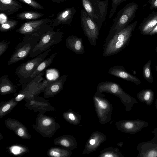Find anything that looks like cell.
Wrapping results in <instances>:
<instances>
[{"label": "cell", "mask_w": 157, "mask_h": 157, "mask_svg": "<svg viewBox=\"0 0 157 157\" xmlns=\"http://www.w3.org/2000/svg\"><path fill=\"white\" fill-rule=\"evenodd\" d=\"M81 2L84 10L93 20L94 16L92 10V5L91 0H81Z\"/></svg>", "instance_id": "30"}, {"label": "cell", "mask_w": 157, "mask_h": 157, "mask_svg": "<svg viewBox=\"0 0 157 157\" xmlns=\"http://www.w3.org/2000/svg\"><path fill=\"white\" fill-rule=\"evenodd\" d=\"M155 68L156 70V72H157V65H156L155 66Z\"/></svg>", "instance_id": "44"}, {"label": "cell", "mask_w": 157, "mask_h": 157, "mask_svg": "<svg viewBox=\"0 0 157 157\" xmlns=\"http://www.w3.org/2000/svg\"><path fill=\"white\" fill-rule=\"evenodd\" d=\"M26 149L24 147L18 145H15L10 147V151L15 155H21L26 151Z\"/></svg>", "instance_id": "33"}, {"label": "cell", "mask_w": 157, "mask_h": 157, "mask_svg": "<svg viewBox=\"0 0 157 157\" xmlns=\"http://www.w3.org/2000/svg\"><path fill=\"white\" fill-rule=\"evenodd\" d=\"M54 27L50 19L45 18L24 23L15 32L24 35L41 37L48 31L54 30Z\"/></svg>", "instance_id": "4"}, {"label": "cell", "mask_w": 157, "mask_h": 157, "mask_svg": "<svg viewBox=\"0 0 157 157\" xmlns=\"http://www.w3.org/2000/svg\"><path fill=\"white\" fill-rule=\"evenodd\" d=\"M106 139L105 135L101 132L96 131L93 132L86 142L83 153L86 154L95 151Z\"/></svg>", "instance_id": "13"}, {"label": "cell", "mask_w": 157, "mask_h": 157, "mask_svg": "<svg viewBox=\"0 0 157 157\" xmlns=\"http://www.w3.org/2000/svg\"><path fill=\"white\" fill-rule=\"evenodd\" d=\"M64 33L53 30L48 31L43 35L29 53V57L34 58L50 49L62 40Z\"/></svg>", "instance_id": "5"}, {"label": "cell", "mask_w": 157, "mask_h": 157, "mask_svg": "<svg viewBox=\"0 0 157 157\" xmlns=\"http://www.w3.org/2000/svg\"><path fill=\"white\" fill-rule=\"evenodd\" d=\"M52 2L54 3H56L57 4H59L61 2H63L66 0H50Z\"/></svg>", "instance_id": "41"}, {"label": "cell", "mask_w": 157, "mask_h": 157, "mask_svg": "<svg viewBox=\"0 0 157 157\" xmlns=\"http://www.w3.org/2000/svg\"><path fill=\"white\" fill-rule=\"evenodd\" d=\"M138 22L136 21L114 35L104 44L103 56L107 57L118 53L124 49L130 41L132 33Z\"/></svg>", "instance_id": "1"}, {"label": "cell", "mask_w": 157, "mask_h": 157, "mask_svg": "<svg viewBox=\"0 0 157 157\" xmlns=\"http://www.w3.org/2000/svg\"><path fill=\"white\" fill-rule=\"evenodd\" d=\"M67 75H63L53 81H50L45 89L46 95H54L59 92L63 89Z\"/></svg>", "instance_id": "19"}, {"label": "cell", "mask_w": 157, "mask_h": 157, "mask_svg": "<svg viewBox=\"0 0 157 157\" xmlns=\"http://www.w3.org/2000/svg\"><path fill=\"white\" fill-rule=\"evenodd\" d=\"M127 0H111L112 2L111 8L109 13V17L111 18L116 12L117 7L123 2H126Z\"/></svg>", "instance_id": "32"}, {"label": "cell", "mask_w": 157, "mask_h": 157, "mask_svg": "<svg viewBox=\"0 0 157 157\" xmlns=\"http://www.w3.org/2000/svg\"><path fill=\"white\" fill-rule=\"evenodd\" d=\"M80 17L81 26L84 35L91 45L95 46L100 29L84 9L81 10Z\"/></svg>", "instance_id": "9"}, {"label": "cell", "mask_w": 157, "mask_h": 157, "mask_svg": "<svg viewBox=\"0 0 157 157\" xmlns=\"http://www.w3.org/2000/svg\"><path fill=\"white\" fill-rule=\"evenodd\" d=\"M18 23V21L14 20H9L5 21L1 24L0 31L4 32L10 30L14 28Z\"/></svg>", "instance_id": "29"}, {"label": "cell", "mask_w": 157, "mask_h": 157, "mask_svg": "<svg viewBox=\"0 0 157 157\" xmlns=\"http://www.w3.org/2000/svg\"><path fill=\"white\" fill-rule=\"evenodd\" d=\"M138 99L141 102L145 103L147 105H151L153 102L154 97V91L150 89L143 90L137 94Z\"/></svg>", "instance_id": "23"}, {"label": "cell", "mask_w": 157, "mask_h": 157, "mask_svg": "<svg viewBox=\"0 0 157 157\" xmlns=\"http://www.w3.org/2000/svg\"><path fill=\"white\" fill-rule=\"evenodd\" d=\"M58 140V144L67 150H73L77 148V140L73 136H63L60 137Z\"/></svg>", "instance_id": "21"}, {"label": "cell", "mask_w": 157, "mask_h": 157, "mask_svg": "<svg viewBox=\"0 0 157 157\" xmlns=\"http://www.w3.org/2000/svg\"><path fill=\"white\" fill-rule=\"evenodd\" d=\"M9 41L6 40H3L0 42V57L7 49Z\"/></svg>", "instance_id": "34"}, {"label": "cell", "mask_w": 157, "mask_h": 157, "mask_svg": "<svg viewBox=\"0 0 157 157\" xmlns=\"http://www.w3.org/2000/svg\"><path fill=\"white\" fill-rule=\"evenodd\" d=\"M65 44L67 48L77 54H82L85 52L81 37L74 35L69 36L66 39Z\"/></svg>", "instance_id": "17"}, {"label": "cell", "mask_w": 157, "mask_h": 157, "mask_svg": "<svg viewBox=\"0 0 157 157\" xmlns=\"http://www.w3.org/2000/svg\"><path fill=\"white\" fill-rule=\"evenodd\" d=\"M26 132L24 128L22 127L19 128L17 131V134L21 137H24Z\"/></svg>", "instance_id": "36"}, {"label": "cell", "mask_w": 157, "mask_h": 157, "mask_svg": "<svg viewBox=\"0 0 157 157\" xmlns=\"http://www.w3.org/2000/svg\"><path fill=\"white\" fill-rule=\"evenodd\" d=\"M93 13V20L100 29L107 13L109 0H91Z\"/></svg>", "instance_id": "12"}, {"label": "cell", "mask_w": 157, "mask_h": 157, "mask_svg": "<svg viewBox=\"0 0 157 157\" xmlns=\"http://www.w3.org/2000/svg\"><path fill=\"white\" fill-rule=\"evenodd\" d=\"M157 34V25L155 26L152 30L149 33L148 35H153Z\"/></svg>", "instance_id": "40"}, {"label": "cell", "mask_w": 157, "mask_h": 157, "mask_svg": "<svg viewBox=\"0 0 157 157\" xmlns=\"http://www.w3.org/2000/svg\"><path fill=\"white\" fill-rule=\"evenodd\" d=\"M43 15L42 13L36 11H26L17 14L16 16L19 19L27 21L37 19Z\"/></svg>", "instance_id": "24"}, {"label": "cell", "mask_w": 157, "mask_h": 157, "mask_svg": "<svg viewBox=\"0 0 157 157\" xmlns=\"http://www.w3.org/2000/svg\"><path fill=\"white\" fill-rule=\"evenodd\" d=\"M65 118L70 123L77 125L80 122L81 117L77 113L73 111L67 112L64 113Z\"/></svg>", "instance_id": "28"}, {"label": "cell", "mask_w": 157, "mask_h": 157, "mask_svg": "<svg viewBox=\"0 0 157 157\" xmlns=\"http://www.w3.org/2000/svg\"><path fill=\"white\" fill-rule=\"evenodd\" d=\"M12 103H10L5 104L1 108V113L4 114L10 110L12 108Z\"/></svg>", "instance_id": "35"}, {"label": "cell", "mask_w": 157, "mask_h": 157, "mask_svg": "<svg viewBox=\"0 0 157 157\" xmlns=\"http://www.w3.org/2000/svg\"><path fill=\"white\" fill-rule=\"evenodd\" d=\"M22 7V4L16 0H0V12L6 15L16 13Z\"/></svg>", "instance_id": "18"}, {"label": "cell", "mask_w": 157, "mask_h": 157, "mask_svg": "<svg viewBox=\"0 0 157 157\" xmlns=\"http://www.w3.org/2000/svg\"><path fill=\"white\" fill-rule=\"evenodd\" d=\"M117 128L122 132L135 134L148 125V122L143 120H122L115 123Z\"/></svg>", "instance_id": "11"}, {"label": "cell", "mask_w": 157, "mask_h": 157, "mask_svg": "<svg viewBox=\"0 0 157 157\" xmlns=\"http://www.w3.org/2000/svg\"><path fill=\"white\" fill-rule=\"evenodd\" d=\"M76 11L74 7L67 8L58 13L52 21L54 26L60 24L69 25L72 22Z\"/></svg>", "instance_id": "14"}, {"label": "cell", "mask_w": 157, "mask_h": 157, "mask_svg": "<svg viewBox=\"0 0 157 157\" xmlns=\"http://www.w3.org/2000/svg\"><path fill=\"white\" fill-rule=\"evenodd\" d=\"M102 93L97 91L93 97V101L99 123L104 124L111 119L112 106L109 102L104 98Z\"/></svg>", "instance_id": "8"}, {"label": "cell", "mask_w": 157, "mask_h": 157, "mask_svg": "<svg viewBox=\"0 0 157 157\" xmlns=\"http://www.w3.org/2000/svg\"><path fill=\"white\" fill-rule=\"evenodd\" d=\"M97 90L98 92H107L118 97L127 111L131 110L133 105L138 103L135 98L126 93L119 84L115 82H101L98 85Z\"/></svg>", "instance_id": "3"}, {"label": "cell", "mask_w": 157, "mask_h": 157, "mask_svg": "<svg viewBox=\"0 0 157 157\" xmlns=\"http://www.w3.org/2000/svg\"><path fill=\"white\" fill-rule=\"evenodd\" d=\"M157 25V12H153L145 18L138 28L141 34L148 35Z\"/></svg>", "instance_id": "16"}, {"label": "cell", "mask_w": 157, "mask_h": 157, "mask_svg": "<svg viewBox=\"0 0 157 157\" xmlns=\"http://www.w3.org/2000/svg\"><path fill=\"white\" fill-rule=\"evenodd\" d=\"M149 2L151 5V10L157 9V0H149Z\"/></svg>", "instance_id": "37"}, {"label": "cell", "mask_w": 157, "mask_h": 157, "mask_svg": "<svg viewBox=\"0 0 157 157\" xmlns=\"http://www.w3.org/2000/svg\"><path fill=\"white\" fill-rule=\"evenodd\" d=\"M108 73L115 76L131 82L137 85H139L141 84L140 79L128 72L122 66H114L109 70Z\"/></svg>", "instance_id": "15"}, {"label": "cell", "mask_w": 157, "mask_h": 157, "mask_svg": "<svg viewBox=\"0 0 157 157\" xmlns=\"http://www.w3.org/2000/svg\"><path fill=\"white\" fill-rule=\"evenodd\" d=\"M16 86L13 84L7 75H3L0 78V93L2 94L10 93L16 90Z\"/></svg>", "instance_id": "20"}, {"label": "cell", "mask_w": 157, "mask_h": 157, "mask_svg": "<svg viewBox=\"0 0 157 157\" xmlns=\"http://www.w3.org/2000/svg\"><path fill=\"white\" fill-rule=\"evenodd\" d=\"M52 49L50 48L26 62L22 63L16 70V74L23 84L26 83L29 78L40 63L46 57Z\"/></svg>", "instance_id": "7"}, {"label": "cell", "mask_w": 157, "mask_h": 157, "mask_svg": "<svg viewBox=\"0 0 157 157\" xmlns=\"http://www.w3.org/2000/svg\"><path fill=\"white\" fill-rule=\"evenodd\" d=\"M52 124V121L49 118H45L42 121V124L44 126H48Z\"/></svg>", "instance_id": "38"}, {"label": "cell", "mask_w": 157, "mask_h": 157, "mask_svg": "<svg viewBox=\"0 0 157 157\" xmlns=\"http://www.w3.org/2000/svg\"><path fill=\"white\" fill-rule=\"evenodd\" d=\"M151 60H149L143 66L142 71L144 78L150 83H152L154 81L151 69Z\"/></svg>", "instance_id": "27"}, {"label": "cell", "mask_w": 157, "mask_h": 157, "mask_svg": "<svg viewBox=\"0 0 157 157\" xmlns=\"http://www.w3.org/2000/svg\"><path fill=\"white\" fill-rule=\"evenodd\" d=\"M72 154L70 150L57 147L51 148L48 151L49 156L53 157H67Z\"/></svg>", "instance_id": "25"}, {"label": "cell", "mask_w": 157, "mask_h": 157, "mask_svg": "<svg viewBox=\"0 0 157 157\" xmlns=\"http://www.w3.org/2000/svg\"><path fill=\"white\" fill-rule=\"evenodd\" d=\"M21 2L26 4L33 9L39 10L44 9L43 6L40 3L34 0H19Z\"/></svg>", "instance_id": "31"}, {"label": "cell", "mask_w": 157, "mask_h": 157, "mask_svg": "<svg viewBox=\"0 0 157 157\" xmlns=\"http://www.w3.org/2000/svg\"><path fill=\"white\" fill-rule=\"evenodd\" d=\"M41 37L25 35L22 41L15 47L13 53L7 62L8 65H10L25 59L29 55L31 50Z\"/></svg>", "instance_id": "6"}, {"label": "cell", "mask_w": 157, "mask_h": 157, "mask_svg": "<svg viewBox=\"0 0 157 157\" xmlns=\"http://www.w3.org/2000/svg\"><path fill=\"white\" fill-rule=\"evenodd\" d=\"M138 6V5L134 2H129L118 12L113 19V24L110 27L105 43L107 42L114 35L129 25L134 18Z\"/></svg>", "instance_id": "2"}, {"label": "cell", "mask_w": 157, "mask_h": 157, "mask_svg": "<svg viewBox=\"0 0 157 157\" xmlns=\"http://www.w3.org/2000/svg\"><path fill=\"white\" fill-rule=\"evenodd\" d=\"M99 157H122V153L117 147H111L106 148L102 150Z\"/></svg>", "instance_id": "26"}, {"label": "cell", "mask_w": 157, "mask_h": 157, "mask_svg": "<svg viewBox=\"0 0 157 157\" xmlns=\"http://www.w3.org/2000/svg\"><path fill=\"white\" fill-rule=\"evenodd\" d=\"M57 54V53L55 52L41 62L30 76L27 83L31 81L33 78L44 71L47 67L49 66L52 63L55 56Z\"/></svg>", "instance_id": "22"}, {"label": "cell", "mask_w": 157, "mask_h": 157, "mask_svg": "<svg viewBox=\"0 0 157 157\" xmlns=\"http://www.w3.org/2000/svg\"><path fill=\"white\" fill-rule=\"evenodd\" d=\"M155 107L156 109L157 110V98H156V101L155 102Z\"/></svg>", "instance_id": "42"}, {"label": "cell", "mask_w": 157, "mask_h": 157, "mask_svg": "<svg viewBox=\"0 0 157 157\" xmlns=\"http://www.w3.org/2000/svg\"></svg>", "instance_id": "45"}, {"label": "cell", "mask_w": 157, "mask_h": 157, "mask_svg": "<svg viewBox=\"0 0 157 157\" xmlns=\"http://www.w3.org/2000/svg\"><path fill=\"white\" fill-rule=\"evenodd\" d=\"M25 94L23 93H21L17 95L15 98V100L19 101L23 99L25 96Z\"/></svg>", "instance_id": "39"}, {"label": "cell", "mask_w": 157, "mask_h": 157, "mask_svg": "<svg viewBox=\"0 0 157 157\" xmlns=\"http://www.w3.org/2000/svg\"><path fill=\"white\" fill-rule=\"evenodd\" d=\"M154 137L150 140L139 143L137 146L136 157H157V127L152 131Z\"/></svg>", "instance_id": "10"}, {"label": "cell", "mask_w": 157, "mask_h": 157, "mask_svg": "<svg viewBox=\"0 0 157 157\" xmlns=\"http://www.w3.org/2000/svg\"><path fill=\"white\" fill-rule=\"evenodd\" d=\"M155 51L157 53V45H156V46L155 49Z\"/></svg>", "instance_id": "43"}]
</instances>
